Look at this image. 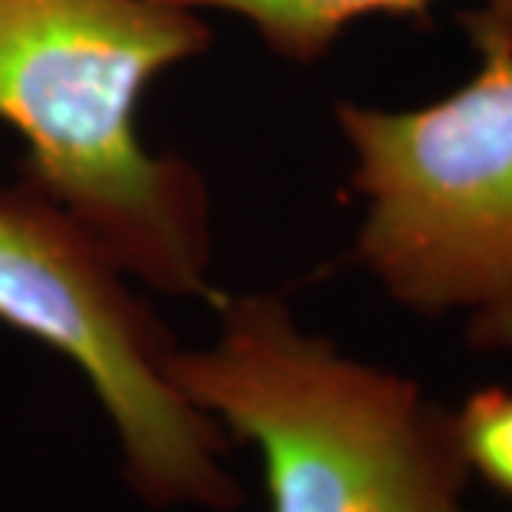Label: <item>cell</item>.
<instances>
[{"label":"cell","instance_id":"8992f818","mask_svg":"<svg viewBox=\"0 0 512 512\" xmlns=\"http://www.w3.org/2000/svg\"><path fill=\"white\" fill-rule=\"evenodd\" d=\"M453 421L458 450L470 473H478L498 493L512 495V390H478Z\"/></svg>","mask_w":512,"mask_h":512},{"label":"cell","instance_id":"3957f363","mask_svg":"<svg viewBox=\"0 0 512 512\" xmlns=\"http://www.w3.org/2000/svg\"><path fill=\"white\" fill-rule=\"evenodd\" d=\"M467 35L476 74L436 103L336 106L365 202L353 254L399 305L461 313L473 345L512 350V40Z\"/></svg>","mask_w":512,"mask_h":512},{"label":"cell","instance_id":"277c9868","mask_svg":"<svg viewBox=\"0 0 512 512\" xmlns=\"http://www.w3.org/2000/svg\"><path fill=\"white\" fill-rule=\"evenodd\" d=\"M97 239L35 185L0 191V325L66 356L109 416L134 493L154 507L231 512L228 436L171 379L177 350Z\"/></svg>","mask_w":512,"mask_h":512},{"label":"cell","instance_id":"7a4b0ae2","mask_svg":"<svg viewBox=\"0 0 512 512\" xmlns=\"http://www.w3.org/2000/svg\"><path fill=\"white\" fill-rule=\"evenodd\" d=\"M217 339L171 379L262 458L271 512H476L453 413L413 379L345 356L279 296H225Z\"/></svg>","mask_w":512,"mask_h":512},{"label":"cell","instance_id":"5b68a950","mask_svg":"<svg viewBox=\"0 0 512 512\" xmlns=\"http://www.w3.org/2000/svg\"><path fill=\"white\" fill-rule=\"evenodd\" d=\"M188 12L217 9L237 15L254 26V32L274 55L293 63H313L330 52V46L350 23L367 15H410L424 18L433 0H157ZM464 29H487L512 40V0H484L481 9L461 15Z\"/></svg>","mask_w":512,"mask_h":512},{"label":"cell","instance_id":"6da1fadb","mask_svg":"<svg viewBox=\"0 0 512 512\" xmlns=\"http://www.w3.org/2000/svg\"><path fill=\"white\" fill-rule=\"evenodd\" d=\"M208 46L197 12L157 0H0V123L26 146L23 183L131 279L217 305L208 188L137 131L148 86Z\"/></svg>","mask_w":512,"mask_h":512}]
</instances>
